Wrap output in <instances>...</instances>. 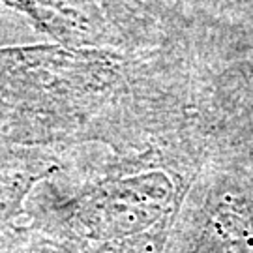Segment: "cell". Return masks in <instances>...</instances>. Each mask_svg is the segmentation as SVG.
<instances>
[{
	"label": "cell",
	"mask_w": 253,
	"mask_h": 253,
	"mask_svg": "<svg viewBox=\"0 0 253 253\" xmlns=\"http://www.w3.org/2000/svg\"><path fill=\"white\" fill-rule=\"evenodd\" d=\"M186 40L197 36L253 38V0H143Z\"/></svg>",
	"instance_id": "52a82bcc"
},
{
	"label": "cell",
	"mask_w": 253,
	"mask_h": 253,
	"mask_svg": "<svg viewBox=\"0 0 253 253\" xmlns=\"http://www.w3.org/2000/svg\"><path fill=\"white\" fill-rule=\"evenodd\" d=\"M193 70V135L205 165L253 188V38L188 42Z\"/></svg>",
	"instance_id": "3957f363"
},
{
	"label": "cell",
	"mask_w": 253,
	"mask_h": 253,
	"mask_svg": "<svg viewBox=\"0 0 253 253\" xmlns=\"http://www.w3.org/2000/svg\"><path fill=\"white\" fill-rule=\"evenodd\" d=\"M193 139L188 47H0V145L146 150Z\"/></svg>",
	"instance_id": "6da1fadb"
},
{
	"label": "cell",
	"mask_w": 253,
	"mask_h": 253,
	"mask_svg": "<svg viewBox=\"0 0 253 253\" xmlns=\"http://www.w3.org/2000/svg\"><path fill=\"white\" fill-rule=\"evenodd\" d=\"M165 253H253V188L205 165L182 203Z\"/></svg>",
	"instance_id": "5b68a950"
},
{
	"label": "cell",
	"mask_w": 253,
	"mask_h": 253,
	"mask_svg": "<svg viewBox=\"0 0 253 253\" xmlns=\"http://www.w3.org/2000/svg\"><path fill=\"white\" fill-rule=\"evenodd\" d=\"M172 225L174 221H165L143 235L109 242L53 238L17 225L8 231L6 246L0 248V253H165Z\"/></svg>",
	"instance_id": "ba28073f"
},
{
	"label": "cell",
	"mask_w": 253,
	"mask_h": 253,
	"mask_svg": "<svg viewBox=\"0 0 253 253\" xmlns=\"http://www.w3.org/2000/svg\"><path fill=\"white\" fill-rule=\"evenodd\" d=\"M64 47L146 51L188 47L180 30L143 0H0Z\"/></svg>",
	"instance_id": "277c9868"
},
{
	"label": "cell",
	"mask_w": 253,
	"mask_h": 253,
	"mask_svg": "<svg viewBox=\"0 0 253 253\" xmlns=\"http://www.w3.org/2000/svg\"><path fill=\"white\" fill-rule=\"evenodd\" d=\"M205 167L197 139L146 150L66 146L62 167L25 205V227L68 240L109 242L174 221Z\"/></svg>",
	"instance_id": "7a4b0ae2"
},
{
	"label": "cell",
	"mask_w": 253,
	"mask_h": 253,
	"mask_svg": "<svg viewBox=\"0 0 253 253\" xmlns=\"http://www.w3.org/2000/svg\"><path fill=\"white\" fill-rule=\"evenodd\" d=\"M64 148L0 145V233L17 227L28 195L62 167Z\"/></svg>",
	"instance_id": "8992f818"
}]
</instances>
